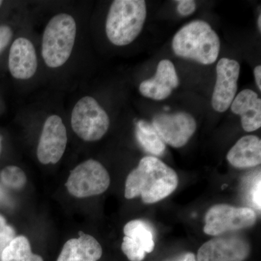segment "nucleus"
<instances>
[{
	"label": "nucleus",
	"instance_id": "obj_18",
	"mask_svg": "<svg viewBox=\"0 0 261 261\" xmlns=\"http://www.w3.org/2000/svg\"><path fill=\"white\" fill-rule=\"evenodd\" d=\"M125 236L135 240L143 247L146 253H150L154 248V232L147 222L142 220H133L125 225Z\"/></svg>",
	"mask_w": 261,
	"mask_h": 261
},
{
	"label": "nucleus",
	"instance_id": "obj_29",
	"mask_svg": "<svg viewBox=\"0 0 261 261\" xmlns=\"http://www.w3.org/2000/svg\"><path fill=\"white\" fill-rule=\"evenodd\" d=\"M2 4H3V1H0V7H1Z\"/></svg>",
	"mask_w": 261,
	"mask_h": 261
},
{
	"label": "nucleus",
	"instance_id": "obj_7",
	"mask_svg": "<svg viewBox=\"0 0 261 261\" xmlns=\"http://www.w3.org/2000/svg\"><path fill=\"white\" fill-rule=\"evenodd\" d=\"M111 178L106 168L95 160H87L70 172L65 187L78 198L99 195L108 190Z\"/></svg>",
	"mask_w": 261,
	"mask_h": 261
},
{
	"label": "nucleus",
	"instance_id": "obj_17",
	"mask_svg": "<svg viewBox=\"0 0 261 261\" xmlns=\"http://www.w3.org/2000/svg\"><path fill=\"white\" fill-rule=\"evenodd\" d=\"M136 135L140 145L149 153L155 156L164 153L166 144L151 123L143 120L139 121L136 126Z\"/></svg>",
	"mask_w": 261,
	"mask_h": 261
},
{
	"label": "nucleus",
	"instance_id": "obj_20",
	"mask_svg": "<svg viewBox=\"0 0 261 261\" xmlns=\"http://www.w3.org/2000/svg\"><path fill=\"white\" fill-rule=\"evenodd\" d=\"M0 180L10 188L21 189L27 182V176L21 168L15 166L5 167L0 173Z\"/></svg>",
	"mask_w": 261,
	"mask_h": 261
},
{
	"label": "nucleus",
	"instance_id": "obj_27",
	"mask_svg": "<svg viewBox=\"0 0 261 261\" xmlns=\"http://www.w3.org/2000/svg\"><path fill=\"white\" fill-rule=\"evenodd\" d=\"M173 261H197L195 254L192 252H187L178 257L176 260Z\"/></svg>",
	"mask_w": 261,
	"mask_h": 261
},
{
	"label": "nucleus",
	"instance_id": "obj_10",
	"mask_svg": "<svg viewBox=\"0 0 261 261\" xmlns=\"http://www.w3.org/2000/svg\"><path fill=\"white\" fill-rule=\"evenodd\" d=\"M68 137L61 117L51 115L44 122L37 147L39 162L47 165L56 164L62 159L66 149Z\"/></svg>",
	"mask_w": 261,
	"mask_h": 261
},
{
	"label": "nucleus",
	"instance_id": "obj_3",
	"mask_svg": "<svg viewBox=\"0 0 261 261\" xmlns=\"http://www.w3.org/2000/svg\"><path fill=\"white\" fill-rule=\"evenodd\" d=\"M147 18L144 0H116L110 8L106 31L110 42L116 46L128 45L140 35Z\"/></svg>",
	"mask_w": 261,
	"mask_h": 261
},
{
	"label": "nucleus",
	"instance_id": "obj_15",
	"mask_svg": "<svg viewBox=\"0 0 261 261\" xmlns=\"http://www.w3.org/2000/svg\"><path fill=\"white\" fill-rule=\"evenodd\" d=\"M80 238L65 243L57 261H97L102 255V248L91 235L80 231Z\"/></svg>",
	"mask_w": 261,
	"mask_h": 261
},
{
	"label": "nucleus",
	"instance_id": "obj_22",
	"mask_svg": "<svg viewBox=\"0 0 261 261\" xmlns=\"http://www.w3.org/2000/svg\"><path fill=\"white\" fill-rule=\"evenodd\" d=\"M15 238L14 229L7 224L6 220L0 215V260L5 249Z\"/></svg>",
	"mask_w": 261,
	"mask_h": 261
},
{
	"label": "nucleus",
	"instance_id": "obj_26",
	"mask_svg": "<svg viewBox=\"0 0 261 261\" xmlns=\"http://www.w3.org/2000/svg\"><path fill=\"white\" fill-rule=\"evenodd\" d=\"M254 75H255V82L257 84V88L261 90V66L257 65L254 69Z\"/></svg>",
	"mask_w": 261,
	"mask_h": 261
},
{
	"label": "nucleus",
	"instance_id": "obj_21",
	"mask_svg": "<svg viewBox=\"0 0 261 261\" xmlns=\"http://www.w3.org/2000/svg\"><path fill=\"white\" fill-rule=\"evenodd\" d=\"M121 248L130 261H142L145 257L146 252L143 247L128 237L123 238Z\"/></svg>",
	"mask_w": 261,
	"mask_h": 261
},
{
	"label": "nucleus",
	"instance_id": "obj_8",
	"mask_svg": "<svg viewBox=\"0 0 261 261\" xmlns=\"http://www.w3.org/2000/svg\"><path fill=\"white\" fill-rule=\"evenodd\" d=\"M251 251L246 239L235 234L215 237L197 252V261H244Z\"/></svg>",
	"mask_w": 261,
	"mask_h": 261
},
{
	"label": "nucleus",
	"instance_id": "obj_23",
	"mask_svg": "<svg viewBox=\"0 0 261 261\" xmlns=\"http://www.w3.org/2000/svg\"><path fill=\"white\" fill-rule=\"evenodd\" d=\"M260 187V173H259L255 183L252 185L251 191H250V197H251L252 202H253L254 205L255 206L257 210L260 211L261 208Z\"/></svg>",
	"mask_w": 261,
	"mask_h": 261
},
{
	"label": "nucleus",
	"instance_id": "obj_19",
	"mask_svg": "<svg viewBox=\"0 0 261 261\" xmlns=\"http://www.w3.org/2000/svg\"><path fill=\"white\" fill-rule=\"evenodd\" d=\"M1 261H44L40 255L33 253L28 239L24 236L15 237L5 249Z\"/></svg>",
	"mask_w": 261,
	"mask_h": 261
},
{
	"label": "nucleus",
	"instance_id": "obj_4",
	"mask_svg": "<svg viewBox=\"0 0 261 261\" xmlns=\"http://www.w3.org/2000/svg\"><path fill=\"white\" fill-rule=\"evenodd\" d=\"M76 23L72 15L60 13L49 20L44 29L42 56L46 65L59 68L69 59L76 37Z\"/></svg>",
	"mask_w": 261,
	"mask_h": 261
},
{
	"label": "nucleus",
	"instance_id": "obj_6",
	"mask_svg": "<svg viewBox=\"0 0 261 261\" xmlns=\"http://www.w3.org/2000/svg\"><path fill=\"white\" fill-rule=\"evenodd\" d=\"M205 221L204 232L217 237L252 227L256 223L257 214L250 207L218 204L207 211Z\"/></svg>",
	"mask_w": 261,
	"mask_h": 261
},
{
	"label": "nucleus",
	"instance_id": "obj_2",
	"mask_svg": "<svg viewBox=\"0 0 261 261\" xmlns=\"http://www.w3.org/2000/svg\"><path fill=\"white\" fill-rule=\"evenodd\" d=\"M172 47L178 57L211 65L218 59L221 44L219 36L208 23L194 20L175 34Z\"/></svg>",
	"mask_w": 261,
	"mask_h": 261
},
{
	"label": "nucleus",
	"instance_id": "obj_12",
	"mask_svg": "<svg viewBox=\"0 0 261 261\" xmlns=\"http://www.w3.org/2000/svg\"><path fill=\"white\" fill-rule=\"evenodd\" d=\"M178 86V77L174 65L169 60H162L158 65L153 78L141 83L140 92L144 97L163 100L169 97Z\"/></svg>",
	"mask_w": 261,
	"mask_h": 261
},
{
	"label": "nucleus",
	"instance_id": "obj_30",
	"mask_svg": "<svg viewBox=\"0 0 261 261\" xmlns=\"http://www.w3.org/2000/svg\"><path fill=\"white\" fill-rule=\"evenodd\" d=\"M0 152H1V144H0Z\"/></svg>",
	"mask_w": 261,
	"mask_h": 261
},
{
	"label": "nucleus",
	"instance_id": "obj_16",
	"mask_svg": "<svg viewBox=\"0 0 261 261\" xmlns=\"http://www.w3.org/2000/svg\"><path fill=\"white\" fill-rule=\"evenodd\" d=\"M228 163L233 167H255L261 163L260 139L254 135L245 136L228 151Z\"/></svg>",
	"mask_w": 261,
	"mask_h": 261
},
{
	"label": "nucleus",
	"instance_id": "obj_13",
	"mask_svg": "<svg viewBox=\"0 0 261 261\" xmlns=\"http://www.w3.org/2000/svg\"><path fill=\"white\" fill-rule=\"evenodd\" d=\"M8 65L10 73L17 80H27L35 74L37 53L30 40L23 37L15 39L10 47Z\"/></svg>",
	"mask_w": 261,
	"mask_h": 261
},
{
	"label": "nucleus",
	"instance_id": "obj_14",
	"mask_svg": "<svg viewBox=\"0 0 261 261\" xmlns=\"http://www.w3.org/2000/svg\"><path fill=\"white\" fill-rule=\"evenodd\" d=\"M231 111L241 117L242 126L245 132H255L261 126V99L256 92L244 89L234 97Z\"/></svg>",
	"mask_w": 261,
	"mask_h": 261
},
{
	"label": "nucleus",
	"instance_id": "obj_9",
	"mask_svg": "<svg viewBox=\"0 0 261 261\" xmlns=\"http://www.w3.org/2000/svg\"><path fill=\"white\" fill-rule=\"evenodd\" d=\"M152 125L163 142L175 148L186 145L197 128L195 118L186 112L161 113L154 117Z\"/></svg>",
	"mask_w": 261,
	"mask_h": 261
},
{
	"label": "nucleus",
	"instance_id": "obj_24",
	"mask_svg": "<svg viewBox=\"0 0 261 261\" xmlns=\"http://www.w3.org/2000/svg\"><path fill=\"white\" fill-rule=\"evenodd\" d=\"M196 10L195 1L192 0H181L178 1L177 10L180 15L187 16L192 14Z\"/></svg>",
	"mask_w": 261,
	"mask_h": 261
},
{
	"label": "nucleus",
	"instance_id": "obj_5",
	"mask_svg": "<svg viewBox=\"0 0 261 261\" xmlns=\"http://www.w3.org/2000/svg\"><path fill=\"white\" fill-rule=\"evenodd\" d=\"M70 122L73 132L87 142L100 140L110 126L108 113L90 96L82 97L76 102L72 111Z\"/></svg>",
	"mask_w": 261,
	"mask_h": 261
},
{
	"label": "nucleus",
	"instance_id": "obj_25",
	"mask_svg": "<svg viewBox=\"0 0 261 261\" xmlns=\"http://www.w3.org/2000/svg\"><path fill=\"white\" fill-rule=\"evenodd\" d=\"M12 37H13V32L10 27L7 25L0 27V51H3L9 44Z\"/></svg>",
	"mask_w": 261,
	"mask_h": 261
},
{
	"label": "nucleus",
	"instance_id": "obj_1",
	"mask_svg": "<svg viewBox=\"0 0 261 261\" xmlns=\"http://www.w3.org/2000/svg\"><path fill=\"white\" fill-rule=\"evenodd\" d=\"M178 185V175L173 168L158 158L146 156L127 176L125 197H140L145 203H155L171 195Z\"/></svg>",
	"mask_w": 261,
	"mask_h": 261
},
{
	"label": "nucleus",
	"instance_id": "obj_28",
	"mask_svg": "<svg viewBox=\"0 0 261 261\" xmlns=\"http://www.w3.org/2000/svg\"><path fill=\"white\" fill-rule=\"evenodd\" d=\"M257 27H258L259 31H261V15H259L258 19H257Z\"/></svg>",
	"mask_w": 261,
	"mask_h": 261
},
{
	"label": "nucleus",
	"instance_id": "obj_11",
	"mask_svg": "<svg viewBox=\"0 0 261 261\" xmlns=\"http://www.w3.org/2000/svg\"><path fill=\"white\" fill-rule=\"evenodd\" d=\"M240 73L238 61L221 58L216 65V82L212 94V106L215 111L224 113L231 106L237 91Z\"/></svg>",
	"mask_w": 261,
	"mask_h": 261
}]
</instances>
